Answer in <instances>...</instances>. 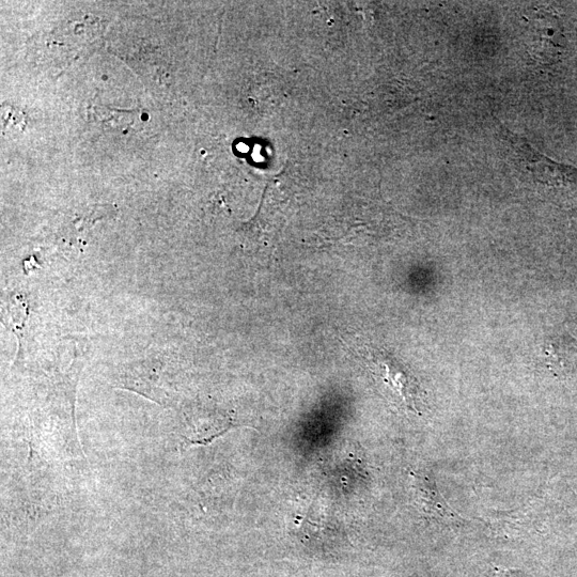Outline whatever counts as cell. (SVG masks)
Masks as SVG:
<instances>
[{
    "label": "cell",
    "instance_id": "obj_1",
    "mask_svg": "<svg viewBox=\"0 0 577 577\" xmlns=\"http://www.w3.org/2000/svg\"><path fill=\"white\" fill-rule=\"evenodd\" d=\"M102 31L101 23L91 18L61 24L45 40L46 57L51 64L70 66L96 49Z\"/></svg>",
    "mask_w": 577,
    "mask_h": 577
},
{
    "label": "cell",
    "instance_id": "obj_2",
    "mask_svg": "<svg viewBox=\"0 0 577 577\" xmlns=\"http://www.w3.org/2000/svg\"><path fill=\"white\" fill-rule=\"evenodd\" d=\"M530 54L548 64L564 55L566 37L563 25L554 12L538 10L529 21Z\"/></svg>",
    "mask_w": 577,
    "mask_h": 577
},
{
    "label": "cell",
    "instance_id": "obj_3",
    "mask_svg": "<svg viewBox=\"0 0 577 577\" xmlns=\"http://www.w3.org/2000/svg\"><path fill=\"white\" fill-rule=\"evenodd\" d=\"M368 361L372 371L381 377L410 410L416 411L417 385L409 372L382 351L370 352Z\"/></svg>",
    "mask_w": 577,
    "mask_h": 577
},
{
    "label": "cell",
    "instance_id": "obj_4",
    "mask_svg": "<svg viewBox=\"0 0 577 577\" xmlns=\"http://www.w3.org/2000/svg\"><path fill=\"white\" fill-rule=\"evenodd\" d=\"M413 488L416 503L432 516L454 518L455 513L436 488L433 477L426 472L413 474Z\"/></svg>",
    "mask_w": 577,
    "mask_h": 577
},
{
    "label": "cell",
    "instance_id": "obj_5",
    "mask_svg": "<svg viewBox=\"0 0 577 577\" xmlns=\"http://www.w3.org/2000/svg\"><path fill=\"white\" fill-rule=\"evenodd\" d=\"M3 128L7 133L21 132L25 127L24 116L13 107L3 108Z\"/></svg>",
    "mask_w": 577,
    "mask_h": 577
},
{
    "label": "cell",
    "instance_id": "obj_6",
    "mask_svg": "<svg viewBox=\"0 0 577 577\" xmlns=\"http://www.w3.org/2000/svg\"><path fill=\"white\" fill-rule=\"evenodd\" d=\"M494 577H522L520 572L514 570L496 571Z\"/></svg>",
    "mask_w": 577,
    "mask_h": 577
}]
</instances>
